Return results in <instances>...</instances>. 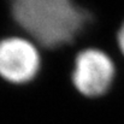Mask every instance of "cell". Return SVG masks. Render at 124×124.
<instances>
[{
	"mask_svg": "<svg viewBox=\"0 0 124 124\" xmlns=\"http://www.w3.org/2000/svg\"><path fill=\"white\" fill-rule=\"evenodd\" d=\"M11 12L22 29L48 48L72 42L89 21L72 0H12Z\"/></svg>",
	"mask_w": 124,
	"mask_h": 124,
	"instance_id": "cell-1",
	"label": "cell"
},
{
	"mask_svg": "<svg viewBox=\"0 0 124 124\" xmlns=\"http://www.w3.org/2000/svg\"><path fill=\"white\" fill-rule=\"evenodd\" d=\"M113 77V63L104 52L88 48L76 57L72 82L83 95L93 98L105 94L110 89Z\"/></svg>",
	"mask_w": 124,
	"mask_h": 124,
	"instance_id": "cell-2",
	"label": "cell"
},
{
	"mask_svg": "<svg viewBox=\"0 0 124 124\" xmlns=\"http://www.w3.org/2000/svg\"><path fill=\"white\" fill-rule=\"evenodd\" d=\"M40 69V55L30 41L8 38L0 41V76L11 83L31 81Z\"/></svg>",
	"mask_w": 124,
	"mask_h": 124,
	"instance_id": "cell-3",
	"label": "cell"
},
{
	"mask_svg": "<svg viewBox=\"0 0 124 124\" xmlns=\"http://www.w3.org/2000/svg\"><path fill=\"white\" fill-rule=\"evenodd\" d=\"M117 41H118V45H119V48H121L122 53L124 54V23L122 24V27H121V29L118 31Z\"/></svg>",
	"mask_w": 124,
	"mask_h": 124,
	"instance_id": "cell-4",
	"label": "cell"
}]
</instances>
